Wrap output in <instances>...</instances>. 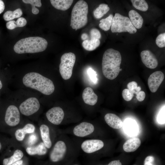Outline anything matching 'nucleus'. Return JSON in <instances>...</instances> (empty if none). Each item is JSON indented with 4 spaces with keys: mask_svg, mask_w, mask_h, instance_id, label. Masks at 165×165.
Returning a JSON list of instances; mask_svg holds the SVG:
<instances>
[{
    "mask_svg": "<svg viewBox=\"0 0 165 165\" xmlns=\"http://www.w3.org/2000/svg\"><path fill=\"white\" fill-rule=\"evenodd\" d=\"M24 155L22 151L19 149L15 151L14 153L10 157L4 159L3 161V165H11L20 160Z\"/></svg>",
    "mask_w": 165,
    "mask_h": 165,
    "instance_id": "obj_23",
    "label": "nucleus"
},
{
    "mask_svg": "<svg viewBox=\"0 0 165 165\" xmlns=\"http://www.w3.org/2000/svg\"><path fill=\"white\" fill-rule=\"evenodd\" d=\"M113 17V15L111 14L106 18L101 20L99 25V27L104 31L108 30L111 26Z\"/></svg>",
    "mask_w": 165,
    "mask_h": 165,
    "instance_id": "obj_27",
    "label": "nucleus"
},
{
    "mask_svg": "<svg viewBox=\"0 0 165 165\" xmlns=\"http://www.w3.org/2000/svg\"><path fill=\"white\" fill-rule=\"evenodd\" d=\"M20 113L17 108L14 105L9 106L6 111L5 120L9 126H15L20 121Z\"/></svg>",
    "mask_w": 165,
    "mask_h": 165,
    "instance_id": "obj_9",
    "label": "nucleus"
},
{
    "mask_svg": "<svg viewBox=\"0 0 165 165\" xmlns=\"http://www.w3.org/2000/svg\"><path fill=\"white\" fill-rule=\"evenodd\" d=\"M141 144L140 139L138 138L129 139L124 143L123 146L124 150L126 152H133L136 151Z\"/></svg>",
    "mask_w": 165,
    "mask_h": 165,
    "instance_id": "obj_17",
    "label": "nucleus"
},
{
    "mask_svg": "<svg viewBox=\"0 0 165 165\" xmlns=\"http://www.w3.org/2000/svg\"><path fill=\"white\" fill-rule=\"evenodd\" d=\"M94 127L92 123L82 122L76 126L73 129V133L75 136L83 137L92 134L94 130Z\"/></svg>",
    "mask_w": 165,
    "mask_h": 165,
    "instance_id": "obj_12",
    "label": "nucleus"
},
{
    "mask_svg": "<svg viewBox=\"0 0 165 165\" xmlns=\"http://www.w3.org/2000/svg\"><path fill=\"white\" fill-rule=\"evenodd\" d=\"M5 7L4 2L2 0H0V14L4 10Z\"/></svg>",
    "mask_w": 165,
    "mask_h": 165,
    "instance_id": "obj_43",
    "label": "nucleus"
},
{
    "mask_svg": "<svg viewBox=\"0 0 165 165\" xmlns=\"http://www.w3.org/2000/svg\"><path fill=\"white\" fill-rule=\"evenodd\" d=\"M6 27L9 29H13L17 27L16 22L13 20L9 21L6 24Z\"/></svg>",
    "mask_w": 165,
    "mask_h": 165,
    "instance_id": "obj_40",
    "label": "nucleus"
},
{
    "mask_svg": "<svg viewBox=\"0 0 165 165\" xmlns=\"http://www.w3.org/2000/svg\"><path fill=\"white\" fill-rule=\"evenodd\" d=\"M24 3L30 4L32 6V12L34 14H37L39 12V9L35 6L41 7L42 6L41 0H23Z\"/></svg>",
    "mask_w": 165,
    "mask_h": 165,
    "instance_id": "obj_29",
    "label": "nucleus"
},
{
    "mask_svg": "<svg viewBox=\"0 0 165 165\" xmlns=\"http://www.w3.org/2000/svg\"><path fill=\"white\" fill-rule=\"evenodd\" d=\"M132 5L137 9L142 11H146L148 9V5L144 0H131Z\"/></svg>",
    "mask_w": 165,
    "mask_h": 165,
    "instance_id": "obj_28",
    "label": "nucleus"
},
{
    "mask_svg": "<svg viewBox=\"0 0 165 165\" xmlns=\"http://www.w3.org/2000/svg\"><path fill=\"white\" fill-rule=\"evenodd\" d=\"M136 95L137 99L139 101H143L145 99V93L143 91H140Z\"/></svg>",
    "mask_w": 165,
    "mask_h": 165,
    "instance_id": "obj_41",
    "label": "nucleus"
},
{
    "mask_svg": "<svg viewBox=\"0 0 165 165\" xmlns=\"http://www.w3.org/2000/svg\"><path fill=\"white\" fill-rule=\"evenodd\" d=\"M40 107L38 99L35 97H31L21 103L19 106V109L23 115L29 116L38 111Z\"/></svg>",
    "mask_w": 165,
    "mask_h": 165,
    "instance_id": "obj_8",
    "label": "nucleus"
},
{
    "mask_svg": "<svg viewBox=\"0 0 165 165\" xmlns=\"http://www.w3.org/2000/svg\"><path fill=\"white\" fill-rule=\"evenodd\" d=\"M81 38L83 40H85L88 37V35L86 33H83L81 35Z\"/></svg>",
    "mask_w": 165,
    "mask_h": 165,
    "instance_id": "obj_44",
    "label": "nucleus"
},
{
    "mask_svg": "<svg viewBox=\"0 0 165 165\" xmlns=\"http://www.w3.org/2000/svg\"><path fill=\"white\" fill-rule=\"evenodd\" d=\"M16 22L17 27H23L27 24L26 20L22 17L18 18Z\"/></svg>",
    "mask_w": 165,
    "mask_h": 165,
    "instance_id": "obj_37",
    "label": "nucleus"
},
{
    "mask_svg": "<svg viewBox=\"0 0 165 165\" xmlns=\"http://www.w3.org/2000/svg\"><path fill=\"white\" fill-rule=\"evenodd\" d=\"M100 44L99 39L91 38L90 40H84L82 43V46L86 50L91 51L94 50L99 46Z\"/></svg>",
    "mask_w": 165,
    "mask_h": 165,
    "instance_id": "obj_24",
    "label": "nucleus"
},
{
    "mask_svg": "<svg viewBox=\"0 0 165 165\" xmlns=\"http://www.w3.org/2000/svg\"><path fill=\"white\" fill-rule=\"evenodd\" d=\"M104 119L107 124L113 129H119L123 126V123L122 120L115 114L107 113L105 115Z\"/></svg>",
    "mask_w": 165,
    "mask_h": 165,
    "instance_id": "obj_15",
    "label": "nucleus"
},
{
    "mask_svg": "<svg viewBox=\"0 0 165 165\" xmlns=\"http://www.w3.org/2000/svg\"><path fill=\"white\" fill-rule=\"evenodd\" d=\"M47 45V42L45 38L38 36L30 37L17 41L13 49L18 54L34 53L44 51Z\"/></svg>",
    "mask_w": 165,
    "mask_h": 165,
    "instance_id": "obj_3",
    "label": "nucleus"
},
{
    "mask_svg": "<svg viewBox=\"0 0 165 165\" xmlns=\"http://www.w3.org/2000/svg\"><path fill=\"white\" fill-rule=\"evenodd\" d=\"M67 146L65 142L60 140L57 141L50 152V159L53 163H57L62 161L66 155Z\"/></svg>",
    "mask_w": 165,
    "mask_h": 165,
    "instance_id": "obj_7",
    "label": "nucleus"
},
{
    "mask_svg": "<svg viewBox=\"0 0 165 165\" xmlns=\"http://www.w3.org/2000/svg\"><path fill=\"white\" fill-rule=\"evenodd\" d=\"M23 161L22 160H20L11 165H23Z\"/></svg>",
    "mask_w": 165,
    "mask_h": 165,
    "instance_id": "obj_45",
    "label": "nucleus"
},
{
    "mask_svg": "<svg viewBox=\"0 0 165 165\" xmlns=\"http://www.w3.org/2000/svg\"><path fill=\"white\" fill-rule=\"evenodd\" d=\"M104 146L103 142L98 139H87L81 144V147L85 153L91 154L101 149Z\"/></svg>",
    "mask_w": 165,
    "mask_h": 165,
    "instance_id": "obj_10",
    "label": "nucleus"
},
{
    "mask_svg": "<svg viewBox=\"0 0 165 165\" xmlns=\"http://www.w3.org/2000/svg\"><path fill=\"white\" fill-rule=\"evenodd\" d=\"M111 31L112 33L127 32L131 34L137 31L129 18L118 13H116L113 17Z\"/></svg>",
    "mask_w": 165,
    "mask_h": 165,
    "instance_id": "obj_5",
    "label": "nucleus"
},
{
    "mask_svg": "<svg viewBox=\"0 0 165 165\" xmlns=\"http://www.w3.org/2000/svg\"><path fill=\"white\" fill-rule=\"evenodd\" d=\"M38 138L35 134H32L30 135L28 138V142L29 145L34 144L37 141Z\"/></svg>",
    "mask_w": 165,
    "mask_h": 165,
    "instance_id": "obj_39",
    "label": "nucleus"
},
{
    "mask_svg": "<svg viewBox=\"0 0 165 165\" xmlns=\"http://www.w3.org/2000/svg\"><path fill=\"white\" fill-rule=\"evenodd\" d=\"M47 148L44 143L42 142L36 146L27 147L26 151L28 154L30 155H44L47 153Z\"/></svg>",
    "mask_w": 165,
    "mask_h": 165,
    "instance_id": "obj_20",
    "label": "nucleus"
},
{
    "mask_svg": "<svg viewBox=\"0 0 165 165\" xmlns=\"http://www.w3.org/2000/svg\"><path fill=\"white\" fill-rule=\"evenodd\" d=\"M40 130L43 143L47 148H50L52 143L50 137L48 127L46 125L42 124L40 127Z\"/></svg>",
    "mask_w": 165,
    "mask_h": 165,
    "instance_id": "obj_21",
    "label": "nucleus"
},
{
    "mask_svg": "<svg viewBox=\"0 0 165 165\" xmlns=\"http://www.w3.org/2000/svg\"><path fill=\"white\" fill-rule=\"evenodd\" d=\"M82 98L85 103L91 106L96 104L98 99L97 95L90 87H87L84 89L82 94Z\"/></svg>",
    "mask_w": 165,
    "mask_h": 165,
    "instance_id": "obj_16",
    "label": "nucleus"
},
{
    "mask_svg": "<svg viewBox=\"0 0 165 165\" xmlns=\"http://www.w3.org/2000/svg\"><path fill=\"white\" fill-rule=\"evenodd\" d=\"M88 6L84 0L78 1L73 7L71 19L70 26L76 30L84 27L88 21Z\"/></svg>",
    "mask_w": 165,
    "mask_h": 165,
    "instance_id": "obj_4",
    "label": "nucleus"
},
{
    "mask_svg": "<svg viewBox=\"0 0 165 165\" xmlns=\"http://www.w3.org/2000/svg\"><path fill=\"white\" fill-rule=\"evenodd\" d=\"M110 8L108 5L105 4H101L94 11V17L97 19L102 17L109 10Z\"/></svg>",
    "mask_w": 165,
    "mask_h": 165,
    "instance_id": "obj_26",
    "label": "nucleus"
},
{
    "mask_svg": "<svg viewBox=\"0 0 165 165\" xmlns=\"http://www.w3.org/2000/svg\"><path fill=\"white\" fill-rule=\"evenodd\" d=\"M156 44L160 48H163L165 46V33H163L159 35L156 38Z\"/></svg>",
    "mask_w": 165,
    "mask_h": 165,
    "instance_id": "obj_32",
    "label": "nucleus"
},
{
    "mask_svg": "<svg viewBox=\"0 0 165 165\" xmlns=\"http://www.w3.org/2000/svg\"><path fill=\"white\" fill-rule=\"evenodd\" d=\"M48 120L56 125L60 124L64 118V113L63 109L59 107H55L49 110L46 113Z\"/></svg>",
    "mask_w": 165,
    "mask_h": 165,
    "instance_id": "obj_11",
    "label": "nucleus"
},
{
    "mask_svg": "<svg viewBox=\"0 0 165 165\" xmlns=\"http://www.w3.org/2000/svg\"><path fill=\"white\" fill-rule=\"evenodd\" d=\"M75 59V55L72 52L64 53L61 57L59 71L63 79L68 80L71 77Z\"/></svg>",
    "mask_w": 165,
    "mask_h": 165,
    "instance_id": "obj_6",
    "label": "nucleus"
},
{
    "mask_svg": "<svg viewBox=\"0 0 165 165\" xmlns=\"http://www.w3.org/2000/svg\"><path fill=\"white\" fill-rule=\"evenodd\" d=\"M141 56L142 62L147 68L154 69L157 66V60L150 51L148 50L142 51L141 52Z\"/></svg>",
    "mask_w": 165,
    "mask_h": 165,
    "instance_id": "obj_14",
    "label": "nucleus"
},
{
    "mask_svg": "<svg viewBox=\"0 0 165 165\" xmlns=\"http://www.w3.org/2000/svg\"><path fill=\"white\" fill-rule=\"evenodd\" d=\"M2 87V84L1 81L0 80V89H1Z\"/></svg>",
    "mask_w": 165,
    "mask_h": 165,
    "instance_id": "obj_46",
    "label": "nucleus"
},
{
    "mask_svg": "<svg viewBox=\"0 0 165 165\" xmlns=\"http://www.w3.org/2000/svg\"><path fill=\"white\" fill-rule=\"evenodd\" d=\"M73 165H79L78 164H73Z\"/></svg>",
    "mask_w": 165,
    "mask_h": 165,
    "instance_id": "obj_48",
    "label": "nucleus"
},
{
    "mask_svg": "<svg viewBox=\"0 0 165 165\" xmlns=\"http://www.w3.org/2000/svg\"><path fill=\"white\" fill-rule=\"evenodd\" d=\"M157 120L158 122L160 124L165 123V109L164 107L161 110L158 115Z\"/></svg>",
    "mask_w": 165,
    "mask_h": 165,
    "instance_id": "obj_35",
    "label": "nucleus"
},
{
    "mask_svg": "<svg viewBox=\"0 0 165 165\" xmlns=\"http://www.w3.org/2000/svg\"><path fill=\"white\" fill-rule=\"evenodd\" d=\"M91 39H99L101 38V35L100 31L96 28L92 29L90 31Z\"/></svg>",
    "mask_w": 165,
    "mask_h": 165,
    "instance_id": "obj_34",
    "label": "nucleus"
},
{
    "mask_svg": "<svg viewBox=\"0 0 165 165\" xmlns=\"http://www.w3.org/2000/svg\"><path fill=\"white\" fill-rule=\"evenodd\" d=\"M87 74L90 81L94 84H96L97 81V75L96 72L92 68H89L87 71Z\"/></svg>",
    "mask_w": 165,
    "mask_h": 165,
    "instance_id": "obj_31",
    "label": "nucleus"
},
{
    "mask_svg": "<svg viewBox=\"0 0 165 165\" xmlns=\"http://www.w3.org/2000/svg\"><path fill=\"white\" fill-rule=\"evenodd\" d=\"M1 148H2V145H1V142H0V150Z\"/></svg>",
    "mask_w": 165,
    "mask_h": 165,
    "instance_id": "obj_47",
    "label": "nucleus"
},
{
    "mask_svg": "<svg viewBox=\"0 0 165 165\" xmlns=\"http://www.w3.org/2000/svg\"><path fill=\"white\" fill-rule=\"evenodd\" d=\"M122 57L120 53L112 48L107 50L102 58V71L107 78L113 80L116 78L120 72Z\"/></svg>",
    "mask_w": 165,
    "mask_h": 165,
    "instance_id": "obj_1",
    "label": "nucleus"
},
{
    "mask_svg": "<svg viewBox=\"0 0 165 165\" xmlns=\"http://www.w3.org/2000/svg\"><path fill=\"white\" fill-rule=\"evenodd\" d=\"M122 97L124 99L127 101H130L134 96V93L128 89H124L122 92Z\"/></svg>",
    "mask_w": 165,
    "mask_h": 165,
    "instance_id": "obj_33",
    "label": "nucleus"
},
{
    "mask_svg": "<svg viewBox=\"0 0 165 165\" xmlns=\"http://www.w3.org/2000/svg\"><path fill=\"white\" fill-rule=\"evenodd\" d=\"M154 158L152 156H148L146 157L144 162V165H154L153 163Z\"/></svg>",
    "mask_w": 165,
    "mask_h": 165,
    "instance_id": "obj_38",
    "label": "nucleus"
},
{
    "mask_svg": "<svg viewBox=\"0 0 165 165\" xmlns=\"http://www.w3.org/2000/svg\"><path fill=\"white\" fill-rule=\"evenodd\" d=\"M138 86L137 83L135 81L130 82L127 84L128 89L131 91L134 94H136V90Z\"/></svg>",
    "mask_w": 165,
    "mask_h": 165,
    "instance_id": "obj_36",
    "label": "nucleus"
},
{
    "mask_svg": "<svg viewBox=\"0 0 165 165\" xmlns=\"http://www.w3.org/2000/svg\"><path fill=\"white\" fill-rule=\"evenodd\" d=\"M129 19L134 26L137 29L141 28L143 19L141 16L136 11L131 10L129 12Z\"/></svg>",
    "mask_w": 165,
    "mask_h": 165,
    "instance_id": "obj_19",
    "label": "nucleus"
},
{
    "mask_svg": "<svg viewBox=\"0 0 165 165\" xmlns=\"http://www.w3.org/2000/svg\"><path fill=\"white\" fill-rule=\"evenodd\" d=\"M125 129L128 133L134 134L137 132V126L134 122L129 121L126 123Z\"/></svg>",
    "mask_w": 165,
    "mask_h": 165,
    "instance_id": "obj_30",
    "label": "nucleus"
},
{
    "mask_svg": "<svg viewBox=\"0 0 165 165\" xmlns=\"http://www.w3.org/2000/svg\"><path fill=\"white\" fill-rule=\"evenodd\" d=\"M22 14V12L20 8H18L13 11L9 10L4 14V19L6 21H10L15 18L20 17Z\"/></svg>",
    "mask_w": 165,
    "mask_h": 165,
    "instance_id": "obj_25",
    "label": "nucleus"
},
{
    "mask_svg": "<svg viewBox=\"0 0 165 165\" xmlns=\"http://www.w3.org/2000/svg\"><path fill=\"white\" fill-rule=\"evenodd\" d=\"M23 82L26 86L36 90L46 95L51 94L55 90L52 80L35 72L26 74L23 78Z\"/></svg>",
    "mask_w": 165,
    "mask_h": 165,
    "instance_id": "obj_2",
    "label": "nucleus"
},
{
    "mask_svg": "<svg viewBox=\"0 0 165 165\" xmlns=\"http://www.w3.org/2000/svg\"><path fill=\"white\" fill-rule=\"evenodd\" d=\"M35 127L32 124L28 123L22 129L17 130L15 133V136L17 140L22 141L24 138L26 134L33 133Z\"/></svg>",
    "mask_w": 165,
    "mask_h": 165,
    "instance_id": "obj_18",
    "label": "nucleus"
},
{
    "mask_svg": "<svg viewBox=\"0 0 165 165\" xmlns=\"http://www.w3.org/2000/svg\"><path fill=\"white\" fill-rule=\"evenodd\" d=\"M72 0H51L50 2L55 8L63 11L68 9L72 5Z\"/></svg>",
    "mask_w": 165,
    "mask_h": 165,
    "instance_id": "obj_22",
    "label": "nucleus"
},
{
    "mask_svg": "<svg viewBox=\"0 0 165 165\" xmlns=\"http://www.w3.org/2000/svg\"><path fill=\"white\" fill-rule=\"evenodd\" d=\"M164 79V74L160 71L155 72L150 75L148 82L149 88L152 92L156 91Z\"/></svg>",
    "mask_w": 165,
    "mask_h": 165,
    "instance_id": "obj_13",
    "label": "nucleus"
},
{
    "mask_svg": "<svg viewBox=\"0 0 165 165\" xmlns=\"http://www.w3.org/2000/svg\"><path fill=\"white\" fill-rule=\"evenodd\" d=\"M106 165H122V164L120 161L118 160L112 161Z\"/></svg>",
    "mask_w": 165,
    "mask_h": 165,
    "instance_id": "obj_42",
    "label": "nucleus"
},
{
    "mask_svg": "<svg viewBox=\"0 0 165 165\" xmlns=\"http://www.w3.org/2000/svg\"></svg>",
    "mask_w": 165,
    "mask_h": 165,
    "instance_id": "obj_49",
    "label": "nucleus"
}]
</instances>
